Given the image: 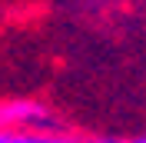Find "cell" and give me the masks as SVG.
<instances>
[{
  "mask_svg": "<svg viewBox=\"0 0 146 143\" xmlns=\"http://www.w3.org/2000/svg\"><path fill=\"white\" fill-rule=\"evenodd\" d=\"M0 143H60L50 130H0Z\"/></svg>",
  "mask_w": 146,
  "mask_h": 143,
  "instance_id": "obj_2",
  "label": "cell"
},
{
  "mask_svg": "<svg viewBox=\"0 0 146 143\" xmlns=\"http://www.w3.org/2000/svg\"><path fill=\"white\" fill-rule=\"evenodd\" d=\"M126 143H146V136H133V140H126Z\"/></svg>",
  "mask_w": 146,
  "mask_h": 143,
  "instance_id": "obj_3",
  "label": "cell"
},
{
  "mask_svg": "<svg viewBox=\"0 0 146 143\" xmlns=\"http://www.w3.org/2000/svg\"><path fill=\"white\" fill-rule=\"evenodd\" d=\"M50 110L36 100H7L0 103V130H43Z\"/></svg>",
  "mask_w": 146,
  "mask_h": 143,
  "instance_id": "obj_1",
  "label": "cell"
}]
</instances>
